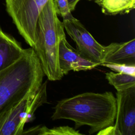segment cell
Masks as SVG:
<instances>
[{
	"label": "cell",
	"instance_id": "9",
	"mask_svg": "<svg viewBox=\"0 0 135 135\" xmlns=\"http://www.w3.org/2000/svg\"><path fill=\"white\" fill-rule=\"evenodd\" d=\"M105 63L135 65V39L123 43H112L107 50L100 65Z\"/></svg>",
	"mask_w": 135,
	"mask_h": 135
},
{
	"label": "cell",
	"instance_id": "13",
	"mask_svg": "<svg viewBox=\"0 0 135 135\" xmlns=\"http://www.w3.org/2000/svg\"><path fill=\"white\" fill-rule=\"evenodd\" d=\"M42 134V135H80L82 134L78 131L69 126H60L49 129L45 126L36 127L24 131L22 134Z\"/></svg>",
	"mask_w": 135,
	"mask_h": 135
},
{
	"label": "cell",
	"instance_id": "10",
	"mask_svg": "<svg viewBox=\"0 0 135 135\" xmlns=\"http://www.w3.org/2000/svg\"><path fill=\"white\" fill-rule=\"evenodd\" d=\"M24 51L18 42L0 27V72L15 63Z\"/></svg>",
	"mask_w": 135,
	"mask_h": 135
},
{
	"label": "cell",
	"instance_id": "16",
	"mask_svg": "<svg viewBox=\"0 0 135 135\" xmlns=\"http://www.w3.org/2000/svg\"><path fill=\"white\" fill-rule=\"evenodd\" d=\"M80 1V0H68L69 7L71 12L74 11L77 4Z\"/></svg>",
	"mask_w": 135,
	"mask_h": 135
},
{
	"label": "cell",
	"instance_id": "11",
	"mask_svg": "<svg viewBox=\"0 0 135 135\" xmlns=\"http://www.w3.org/2000/svg\"><path fill=\"white\" fill-rule=\"evenodd\" d=\"M94 1L107 15L128 14L135 7V0H88Z\"/></svg>",
	"mask_w": 135,
	"mask_h": 135
},
{
	"label": "cell",
	"instance_id": "5",
	"mask_svg": "<svg viewBox=\"0 0 135 135\" xmlns=\"http://www.w3.org/2000/svg\"><path fill=\"white\" fill-rule=\"evenodd\" d=\"M49 0H5L7 12L19 33L32 48L36 41L39 15Z\"/></svg>",
	"mask_w": 135,
	"mask_h": 135
},
{
	"label": "cell",
	"instance_id": "2",
	"mask_svg": "<svg viewBox=\"0 0 135 135\" xmlns=\"http://www.w3.org/2000/svg\"><path fill=\"white\" fill-rule=\"evenodd\" d=\"M44 73L32 47L25 49L12 65L0 72V114L42 84Z\"/></svg>",
	"mask_w": 135,
	"mask_h": 135
},
{
	"label": "cell",
	"instance_id": "14",
	"mask_svg": "<svg viewBox=\"0 0 135 135\" xmlns=\"http://www.w3.org/2000/svg\"><path fill=\"white\" fill-rule=\"evenodd\" d=\"M53 4L56 13L57 15L61 16L63 19L72 16L69 7L68 0H53Z\"/></svg>",
	"mask_w": 135,
	"mask_h": 135
},
{
	"label": "cell",
	"instance_id": "3",
	"mask_svg": "<svg viewBox=\"0 0 135 135\" xmlns=\"http://www.w3.org/2000/svg\"><path fill=\"white\" fill-rule=\"evenodd\" d=\"M65 36L63 22L58 18L53 0H49L41 12L37 22L36 41L33 48L40 61L44 75L50 81L61 80L59 49Z\"/></svg>",
	"mask_w": 135,
	"mask_h": 135
},
{
	"label": "cell",
	"instance_id": "7",
	"mask_svg": "<svg viewBox=\"0 0 135 135\" xmlns=\"http://www.w3.org/2000/svg\"><path fill=\"white\" fill-rule=\"evenodd\" d=\"M117 110L113 126L98 134L135 135V86L116 93Z\"/></svg>",
	"mask_w": 135,
	"mask_h": 135
},
{
	"label": "cell",
	"instance_id": "8",
	"mask_svg": "<svg viewBox=\"0 0 135 135\" xmlns=\"http://www.w3.org/2000/svg\"><path fill=\"white\" fill-rule=\"evenodd\" d=\"M59 66L63 75L70 71H80L95 68L98 65L82 57L68 42L66 36L61 40L59 49Z\"/></svg>",
	"mask_w": 135,
	"mask_h": 135
},
{
	"label": "cell",
	"instance_id": "4",
	"mask_svg": "<svg viewBox=\"0 0 135 135\" xmlns=\"http://www.w3.org/2000/svg\"><path fill=\"white\" fill-rule=\"evenodd\" d=\"M47 82L0 114V135H21L26 123L34 119L36 110L47 102Z\"/></svg>",
	"mask_w": 135,
	"mask_h": 135
},
{
	"label": "cell",
	"instance_id": "6",
	"mask_svg": "<svg viewBox=\"0 0 135 135\" xmlns=\"http://www.w3.org/2000/svg\"><path fill=\"white\" fill-rule=\"evenodd\" d=\"M63 20L64 30L74 41L78 53L85 59L100 65L107 46L98 42L80 21L73 16Z\"/></svg>",
	"mask_w": 135,
	"mask_h": 135
},
{
	"label": "cell",
	"instance_id": "1",
	"mask_svg": "<svg viewBox=\"0 0 135 135\" xmlns=\"http://www.w3.org/2000/svg\"><path fill=\"white\" fill-rule=\"evenodd\" d=\"M116 110V98L111 92H86L59 101L51 118L72 120L75 128L88 126L92 134L113 125Z\"/></svg>",
	"mask_w": 135,
	"mask_h": 135
},
{
	"label": "cell",
	"instance_id": "15",
	"mask_svg": "<svg viewBox=\"0 0 135 135\" xmlns=\"http://www.w3.org/2000/svg\"><path fill=\"white\" fill-rule=\"evenodd\" d=\"M102 65L116 72L135 76V65L116 63H105Z\"/></svg>",
	"mask_w": 135,
	"mask_h": 135
},
{
	"label": "cell",
	"instance_id": "12",
	"mask_svg": "<svg viewBox=\"0 0 135 135\" xmlns=\"http://www.w3.org/2000/svg\"><path fill=\"white\" fill-rule=\"evenodd\" d=\"M105 78L117 91H122L135 86V76L125 73L110 72L105 73Z\"/></svg>",
	"mask_w": 135,
	"mask_h": 135
}]
</instances>
